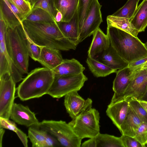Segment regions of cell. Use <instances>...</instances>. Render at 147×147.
Segmentation results:
<instances>
[{
  "label": "cell",
  "instance_id": "1",
  "mask_svg": "<svg viewBox=\"0 0 147 147\" xmlns=\"http://www.w3.org/2000/svg\"><path fill=\"white\" fill-rule=\"evenodd\" d=\"M22 24L27 37L36 45L59 51L76 48V45L64 37L57 22L39 23L25 20Z\"/></svg>",
  "mask_w": 147,
  "mask_h": 147
},
{
  "label": "cell",
  "instance_id": "2",
  "mask_svg": "<svg viewBox=\"0 0 147 147\" xmlns=\"http://www.w3.org/2000/svg\"><path fill=\"white\" fill-rule=\"evenodd\" d=\"M107 34L112 47L128 63L147 57V49L145 44L137 37L109 26H107Z\"/></svg>",
  "mask_w": 147,
  "mask_h": 147
},
{
  "label": "cell",
  "instance_id": "3",
  "mask_svg": "<svg viewBox=\"0 0 147 147\" xmlns=\"http://www.w3.org/2000/svg\"><path fill=\"white\" fill-rule=\"evenodd\" d=\"M55 77L53 71L46 67H38L33 69L18 87V96L24 101L47 94Z\"/></svg>",
  "mask_w": 147,
  "mask_h": 147
},
{
  "label": "cell",
  "instance_id": "4",
  "mask_svg": "<svg viewBox=\"0 0 147 147\" xmlns=\"http://www.w3.org/2000/svg\"><path fill=\"white\" fill-rule=\"evenodd\" d=\"M6 44L14 65L22 75L28 73L29 55L27 36L22 24L14 29L7 28Z\"/></svg>",
  "mask_w": 147,
  "mask_h": 147
},
{
  "label": "cell",
  "instance_id": "5",
  "mask_svg": "<svg viewBox=\"0 0 147 147\" xmlns=\"http://www.w3.org/2000/svg\"><path fill=\"white\" fill-rule=\"evenodd\" d=\"M40 128L55 137L62 146L80 147L82 139L65 121L43 120L40 123Z\"/></svg>",
  "mask_w": 147,
  "mask_h": 147
},
{
  "label": "cell",
  "instance_id": "6",
  "mask_svg": "<svg viewBox=\"0 0 147 147\" xmlns=\"http://www.w3.org/2000/svg\"><path fill=\"white\" fill-rule=\"evenodd\" d=\"M100 116L98 111L92 107L72 119L68 123L82 140L97 136L100 133Z\"/></svg>",
  "mask_w": 147,
  "mask_h": 147
},
{
  "label": "cell",
  "instance_id": "7",
  "mask_svg": "<svg viewBox=\"0 0 147 147\" xmlns=\"http://www.w3.org/2000/svg\"><path fill=\"white\" fill-rule=\"evenodd\" d=\"M88 80L83 74L55 76L47 94L53 98H60L74 91H78Z\"/></svg>",
  "mask_w": 147,
  "mask_h": 147
},
{
  "label": "cell",
  "instance_id": "8",
  "mask_svg": "<svg viewBox=\"0 0 147 147\" xmlns=\"http://www.w3.org/2000/svg\"><path fill=\"white\" fill-rule=\"evenodd\" d=\"M16 83L9 73L0 77V117L10 118L14 103Z\"/></svg>",
  "mask_w": 147,
  "mask_h": 147
},
{
  "label": "cell",
  "instance_id": "9",
  "mask_svg": "<svg viewBox=\"0 0 147 147\" xmlns=\"http://www.w3.org/2000/svg\"><path fill=\"white\" fill-rule=\"evenodd\" d=\"M98 0H94L86 13L79 38V43L93 35L102 22L100 9Z\"/></svg>",
  "mask_w": 147,
  "mask_h": 147
},
{
  "label": "cell",
  "instance_id": "10",
  "mask_svg": "<svg viewBox=\"0 0 147 147\" xmlns=\"http://www.w3.org/2000/svg\"><path fill=\"white\" fill-rule=\"evenodd\" d=\"M147 90V69L140 68L123 94L116 102L130 98L141 99Z\"/></svg>",
  "mask_w": 147,
  "mask_h": 147
},
{
  "label": "cell",
  "instance_id": "11",
  "mask_svg": "<svg viewBox=\"0 0 147 147\" xmlns=\"http://www.w3.org/2000/svg\"><path fill=\"white\" fill-rule=\"evenodd\" d=\"M140 68L127 67L117 71L113 83L114 93L110 104L116 102L123 94Z\"/></svg>",
  "mask_w": 147,
  "mask_h": 147
},
{
  "label": "cell",
  "instance_id": "12",
  "mask_svg": "<svg viewBox=\"0 0 147 147\" xmlns=\"http://www.w3.org/2000/svg\"><path fill=\"white\" fill-rule=\"evenodd\" d=\"M64 96V105L72 119L92 107V99L89 98L84 99L79 94L78 91L72 92Z\"/></svg>",
  "mask_w": 147,
  "mask_h": 147
},
{
  "label": "cell",
  "instance_id": "13",
  "mask_svg": "<svg viewBox=\"0 0 147 147\" xmlns=\"http://www.w3.org/2000/svg\"><path fill=\"white\" fill-rule=\"evenodd\" d=\"M10 118L18 124L28 127L39 125L40 123L28 106L15 102L11 109Z\"/></svg>",
  "mask_w": 147,
  "mask_h": 147
},
{
  "label": "cell",
  "instance_id": "14",
  "mask_svg": "<svg viewBox=\"0 0 147 147\" xmlns=\"http://www.w3.org/2000/svg\"><path fill=\"white\" fill-rule=\"evenodd\" d=\"M129 107L127 100L110 104L108 106L107 115L119 130L126 116Z\"/></svg>",
  "mask_w": 147,
  "mask_h": 147
},
{
  "label": "cell",
  "instance_id": "15",
  "mask_svg": "<svg viewBox=\"0 0 147 147\" xmlns=\"http://www.w3.org/2000/svg\"><path fill=\"white\" fill-rule=\"evenodd\" d=\"M96 58L100 61L116 70L127 67L129 63L119 55L111 43L108 48Z\"/></svg>",
  "mask_w": 147,
  "mask_h": 147
},
{
  "label": "cell",
  "instance_id": "16",
  "mask_svg": "<svg viewBox=\"0 0 147 147\" xmlns=\"http://www.w3.org/2000/svg\"><path fill=\"white\" fill-rule=\"evenodd\" d=\"M57 23L64 37L77 46L79 43V38L80 32L77 9L69 22H61Z\"/></svg>",
  "mask_w": 147,
  "mask_h": 147
},
{
  "label": "cell",
  "instance_id": "17",
  "mask_svg": "<svg viewBox=\"0 0 147 147\" xmlns=\"http://www.w3.org/2000/svg\"><path fill=\"white\" fill-rule=\"evenodd\" d=\"M88 52V57L95 58L109 47L110 42L108 35L99 28L93 34Z\"/></svg>",
  "mask_w": 147,
  "mask_h": 147
},
{
  "label": "cell",
  "instance_id": "18",
  "mask_svg": "<svg viewBox=\"0 0 147 147\" xmlns=\"http://www.w3.org/2000/svg\"><path fill=\"white\" fill-rule=\"evenodd\" d=\"M59 51L47 47H42L40 56L37 61L45 67L53 70L63 61Z\"/></svg>",
  "mask_w": 147,
  "mask_h": 147
},
{
  "label": "cell",
  "instance_id": "19",
  "mask_svg": "<svg viewBox=\"0 0 147 147\" xmlns=\"http://www.w3.org/2000/svg\"><path fill=\"white\" fill-rule=\"evenodd\" d=\"M85 67L76 59H65L58 66L52 70L55 76L78 74L82 73Z\"/></svg>",
  "mask_w": 147,
  "mask_h": 147
},
{
  "label": "cell",
  "instance_id": "20",
  "mask_svg": "<svg viewBox=\"0 0 147 147\" xmlns=\"http://www.w3.org/2000/svg\"><path fill=\"white\" fill-rule=\"evenodd\" d=\"M142 122L129 106L126 116L119 130L122 135L134 138Z\"/></svg>",
  "mask_w": 147,
  "mask_h": 147
},
{
  "label": "cell",
  "instance_id": "21",
  "mask_svg": "<svg viewBox=\"0 0 147 147\" xmlns=\"http://www.w3.org/2000/svg\"><path fill=\"white\" fill-rule=\"evenodd\" d=\"M0 18L4 21L8 28L11 29L22 24L7 0H0Z\"/></svg>",
  "mask_w": 147,
  "mask_h": 147
},
{
  "label": "cell",
  "instance_id": "22",
  "mask_svg": "<svg viewBox=\"0 0 147 147\" xmlns=\"http://www.w3.org/2000/svg\"><path fill=\"white\" fill-rule=\"evenodd\" d=\"M129 21L139 32L144 31L147 26V0H143L138 6Z\"/></svg>",
  "mask_w": 147,
  "mask_h": 147
},
{
  "label": "cell",
  "instance_id": "23",
  "mask_svg": "<svg viewBox=\"0 0 147 147\" xmlns=\"http://www.w3.org/2000/svg\"><path fill=\"white\" fill-rule=\"evenodd\" d=\"M54 2L57 10L62 14L61 22H69L77 9L79 0H54Z\"/></svg>",
  "mask_w": 147,
  "mask_h": 147
},
{
  "label": "cell",
  "instance_id": "24",
  "mask_svg": "<svg viewBox=\"0 0 147 147\" xmlns=\"http://www.w3.org/2000/svg\"><path fill=\"white\" fill-rule=\"evenodd\" d=\"M86 62L91 72L96 77H105L117 71L95 58L88 57Z\"/></svg>",
  "mask_w": 147,
  "mask_h": 147
},
{
  "label": "cell",
  "instance_id": "25",
  "mask_svg": "<svg viewBox=\"0 0 147 147\" xmlns=\"http://www.w3.org/2000/svg\"><path fill=\"white\" fill-rule=\"evenodd\" d=\"M107 26L115 27L137 37L139 33L132 25L129 19L125 18L109 15L107 16Z\"/></svg>",
  "mask_w": 147,
  "mask_h": 147
},
{
  "label": "cell",
  "instance_id": "26",
  "mask_svg": "<svg viewBox=\"0 0 147 147\" xmlns=\"http://www.w3.org/2000/svg\"><path fill=\"white\" fill-rule=\"evenodd\" d=\"M28 137L33 147H44L47 132L41 129L39 125H34L29 127Z\"/></svg>",
  "mask_w": 147,
  "mask_h": 147
},
{
  "label": "cell",
  "instance_id": "27",
  "mask_svg": "<svg viewBox=\"0 0 147 147\" xmlns=\"http://www.w3.org/2000/svg\"><path fill=\"white\" fill-rule=\"evenodd\" d=\"M25 20L39 23L52 24L56 23L48 12L39 8L32 9L31 12L26 17Z\"/></svg>",
  "mask_w": 147,
  "mask_h": 147
},
{
  "label": "cell",
  "instance_id": "28",
  "mask_svg": "<svg viewBox=\"0 0 147 147\" xmlns=\"http://www.w3.org/2000/svg\"><path fill=\"white\" fill-rule=\"evenodd\" d=\"M95 138L97 147H124L121 137L100 133Z\"/></svg>",
  "mask_w": 147,
  "mask_h": 147
},
{
  "label": "cell",
  "instance_id": "29",
  "mask_svg": "<svg viewBox=\"0 0 147 147\" xmlns=\"http://www.w3.org/2000/svg\"><path fill=\"white\" fill-rule=\"evenodd\" d=\"M0 128L6 129L15 132L25 147L28 146V137L26 134L18 128L14 122L0 117Z\"/></svg>",
  "mask_w": 147,
  "mask_h": 147
},
{
  "label": "cell",
  "instance_id": "30",
  "mask_svg": "<svg viewBox=\"0 0 147 147\" xmlns=\"http://www.w3.org/2000/svg\"><path fill=\"white\" fill-rule=\"evenodd\" d=\"M140 0H128L125 4L112 15L129 20L133 16Z\"/></svg>",
  "mask_w": 147,
  "mask_h": 147
},
{
  "label": "cell",
  "instance_id": "31",
  "mask_svg": "<svg viewBox=\"0 0 147 147\" xmlns=\"http://www.w3.org/2000/svg\"><path fill=\"white\" fill-rule=\"evenodd\" d=\"M41 8L47 11L55 20L58 11L55 6L54 0H35L32 8Z\"/></svg>",
  "mask_w": 147,
  "mask_h": 147
},
{
  "label": "cell",
  "instance_id": "32",
  "mask_svg": "<svg viewBox=\"0 0 147 147\" xmlns=\"http://www.w3.org/2000/svg\"><path fill=\"white\" fill-rule=\"evenodd\" d=\"M127 100L129 107L141 121L147 123V113L137 100L133 98Z\"/></svg>",
  "mask_w": 147,
  "mask_h": 147
},
{
  "label": "cell",
  "instance_id": "33",
  "mask_svg": "<svg viewBox=\"0 0 147 147\" xmlns=\"http://www.w3.org/2000/svg\"><path fill=\"white\" fill-rule=\"evenodd\" d=\"M94 0H79L77 12L78 24L80 31L87 10Z\"/></svg>",
  "mask_w": 147,
  "mask_h": 147
},
{
  "label": "cell",
  "instance_id": "34",
  "mask_svg": "<svg viewBox=\"0 0 147 147\" xmlns=\"http://www.w3.org/2000/svg\"><path fill=\"white\" fill-rule=\"evenodd\" d=\"M7 0L21 12L26 16V18L32 10L31 5L26 0Z\"/></svg>",
  "mask_w": 147,
  "mask_h": 147
},
{
  "label": "cell",
  "instance_id": "35",
  "mask_svg": "<svg viewBox=\"0 0 147 147\" xmlns=\"http://www.w3.org/2000/svg\"><path fill=\"white\" fill-rule=\"evenodd\" d=\"M134 138L142 145V147H145L147 144V123H142Z\"/></svg>",
  "mask_w": 147,
  "mask_h": 147
},
{
  "label": "cell",
  "instance_id": "36",
  "mask_svg": "<svg viewBox=\"0 0 147 147\" xmlns=\"http://www.w3.org/2000/svg\"><path fill=\"white\" fill-rule=\"evenodd\" d=\"M27 39L29 56L34 61H37L40 56L42 47L34 43L27 36Z\"/></svg>",
  "mask_w": 147,
  "mask_h": 147
},
{
  "label": "cell",
  "instance_id": "37",
  "mask_svg": "<svg viewBox=\"0 0 147 147\" xmlns=\"http://www.w3.org/2000/svg\"><path fill=\"white\" fill-rule=\"evenodd\" d=\"M120 137L124 147H142L133 137L124 135H122Z\"/></svg>",
  "mask_w": 147,
  "mask_h": 147
},
{
  "label": "cell",
  "instance_id": "38",
  "mask_svg": "<svg viewBox=\"0 0 147 147\" xmlns=\"http://www.w3.org/2000/svg\"><path fill=\"white\" fill-rule=\"evenodd\" d=\"M62 146L61 144L55 137L47 132L44 147Z\"/></svg>",
  "mask_w": 147,
  "mask_h": 147
},
{
  "label": "cell",
  "instance_id": "39",
  "mask_svg": "<svg viewBox=\"0 0 147 147\" xmlns=\"http://www.w3.org/2000/svg\"><path fill=\"white\" fill-rule=\"evenodd\" d=\"M147 61V57L129 63L128 67L132 68L140 67Z\"/></svg>",
  "mask_w": 147,
  "mask_h": 147
},
{
  "label": "cell",
  "instance_id": "40",
  "mask_svg": "<svg viewBox=\"0 0 147 147\" xmlns=\"http://www.w3.org/2000/svg\"><path fill=\"white\" fill-rule=\"evenodd\" d=\"M82 147H97L95 137L90 139L83 142L81 146Z\"/></svg>",
  "mask_w": 147,
  "mask_h": 147
},
{
  "label": "cell",
  "instance_id": "41",
  "mask_svg": "<svg viewBox=\"0 0 147 147\" xmlns=\"http://www.w3.org/2000/svg\"><path fill=\"white\" fill-rule=\"evenodd\" d=\"M63 19V15L61 13L58 11L55 16V20L56 22H61Z\"/></svg>",
  "mask_w": 147,
  "mask_h": 147
},
{
  "label": "cell",
  "instance_id": "42",
  "mask_svg": "<svg viewBox=\"0 0 147 147\" xmlns=\"http://www.w3.org/2000/svg\"><path fill=\"white\" fill-rule=\"evenodd\" d=\"M136 100L147 113V101L140 99Z\"/></svg>",
  "mask_w": 147,
  "mask_h": 147
},
{
  "label": "cell",
  "instance_id": "43",
  "mask_svg": "<svg viewBox=\"0 0 147 147\" xmlns=\"http://www.w3.org/2000/svg\"><path fill=\"white\" fill-rule=\"evenodd\" d=\"M5 133V130L4 128H0V147H2V141L3 136Z\"/></svg>",
  "mask_w": 147,
  "mask_h": 147
},
{
  "label": "cell",
  "instance_id": "44",
  "mask_svg": "<svg viewBox=\"0 0 147 147\" xmlns=\"http://www.w3.org/2000/svg\"><path fill=\"white\" fill-rule=\"evenodd\" d=\"M140 69H147V61L143 64L141 65Z\"/></svg>",
  "mask_w": 147,
  "mask_h": 147
},
{
  "label": "cell",
  "instance_id": "45",
  "mask_svg": "<svg viewBox=\"0 0 147 147\" xmlns=\"http://www.w3.org/2000/svg\"><path fill=\"white\" fill-rule=\"evenodd\" d=\"M140 100H142L146 101H147V90L144 95L142 98V99Z\"/></svg>",
  "mask_w": 147,
  "mask_h": 147
},
{
  "label": "cell",
  "instance_id": "46",
  "mask_svg": "<svg viewBox=\"0 0 147 147\" xmlns=\"http://www.w3.org/2000/svg\"><path fill=\"white\" fill-rule=\"evenodd\" d=\"M28 2H29L31 5V6L32 7L33 5L35 0H26Z\"/></svg>",
  "mask_w": 147,
  "mask_h": 147
},
{
  "label": "cell",
  "instance_id": "47",
  "mask_svg": "<svg viewBox=\"0 0 147 147\" xmlns=\"http://www.w3.org/2000/svg\"><path fill=\"white\" fill-rule=\"evenodd\" d=\"M144 44H145V46L146 49H147V42Z\"/></svg>",
  "mask_w": 147,
  "mask_h": 147
},
{
  "label": "cell",
  "instance_id": "48",
  "mask_svg": "<svg viewBox=\"0 0 147 147\" xmlns=\"http://www.w3.org/2000/svg\"><path fill=\"white\" fill-rule=\"evenodd\" d=\"M145 147H147V144L145 145Z\"/></svg>",
  "mask_w": 147,
  "mask_h": 147
}]
</instances>
